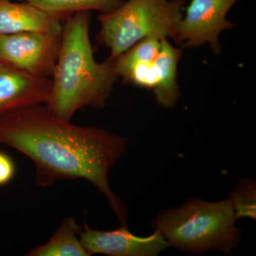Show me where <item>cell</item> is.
Wrapping results in <instances>:
<instances>
[{"mask_svg":"<svg viewBox=\"0 0 256 256\" xmlns=\"http://www.w3.org/2000/svg\"><path fill=\"white\" fill-rule=\"evenodd\" d=\"M0 144L32 160L38 186L78 178L92 183L105 195L121 225L126 226V206L108 178L127 150L126 138L104 128L70 124L38 104L0 116Z\"/></svg>","mask_w":256,"mask_h":256,"instance_id":"obj_1","label":"cell"},{"mask_svg":"<svg viewBox=\"0 0 256 256\" xmlns=\"http://www.w3.org/2000/svg\"><path fill=\"white\" fill-rule=\"evenodd\" d=\"M90 21L89 12L75 13L64 21L60 55L46 104L52 114L64 120L70 121L84 108L106 106L119 78L114 60L98 63L94 58Z\"/></svg>","mask_w":256,"mask_h":256,"instance_id":"obj_2","label":"cell"},{"mask_svg":"<svg viewBox=\"0 0 256 256\" xmlns=\"http://www.w3.org/2000/svg\"><path fill=\"white\" fill-rule=\"evenodd\" d=\"M236 222L230 198L207 202L194 197L178 208L163 210L152 224L169 246L180 252L230 254L242 238V229L236 226Z\"/></svg>","mask_w":256,"mask_h":256,"instance_id":"obj_3","label":"cell"},{"mask_svg":"<svg viewBox=\"0 0 256 256\" xmlns=\"http://www.w3.org/2000/svg\"><path fill=\"white\" fill-rule=\"evenodd\" d=\"M186 0H128L98 16V43L110 50L114 60L146 38L176 40Z\"/></svg>","mask_w":256,"mask_h":256,"instance_id":"obj_4","label":"cell"},{"mask_svg":"<svg viewBox=\"0 0 256 256\" xmlns=\"http://www.w3.org/2000/svg\"><path fill=\"white\" fill-rule=\"evenodd\" d=\"M62 34H0V62L32 76L50 78L60 55Z\"/></svg>","mask_w":256,"mask_h":256,"instance_id":"obj_5","label":"cell"},{"mask_svg":"<svg viewBox=\"0 0 256 256\" xmlns=\"http://www.w3.org/2000/svg\"><path fill=\"white\" fill-rule=\"evenodd\" d=\"M240 0H192L184 18L178 23L175 42L183 48L198 47L208 43L214 54H220L218 36L233 28L226 14Z\"/></svg>","mask_w":256,"mask_h":256,"instance_id":"obj_6","label":"cell"},{"mask_svg":"<svg viewBox=\"0 0 256 256\" xmlns=\"http://www.w3.org/2000/svg\"><path fill=\"white\" fill-rule=\"evenodd\" d=\"M80 242L92 254L111 256H156L169 248L159 230L148 237H140L122 226L116 230H95L85 224L79 235Z\"/></svg>","mask_w":256,"mask_h":256,"instance_id":"obj_7","label":"cell"},{"mask_svg":"<svg viewBox=\"0 0 256 256\" xmlns=\"http://www.w3.org/2000/svg\"><path fill=\"white\" fill-rule=\"evenodd\" d=\"M52 86V78L32 76L0 62V116L28 106L46 105Z\"/></svg>","mask_w":256,"mask_h":256,"instance_id":"obj_8","label":"cell"},{"mask_svg":"<svg viewBox=\"0 0 256 256\" xmlns=\"http://www.w3.org/2000/svg\"><path fill=\"white\" fill-rule=\"evenodd\" d=\"M65 18L50 14L26 2L0 0V34L22 32L62 34Z\"/></svg>","mask_w":256,"mask_h":256,"instance_id":"obj_9","label":"cell"},{"mask_svg":"<svg viewBox=\"0 0 256 256\" xmlns=\"http://www.w3.org/2000/svg\"><path fill=\"white\" fill-rule=\"evenodd\" d=\"M182 55V48L173 46L166 38L162 40L156 60V86L153 92L156 100L166 108H174L180 98L178 66Z\"/></svg>","mask_w":256,"mask_h":256,"instance_id":"obj_10","label":"cell"},{"mask_svg":"<svg viewBox=\"0 0 256 256\" xmlns=\"http://www.w3.org/2000/svg\"><path fill=\"white\" fill-rule=\"evenodd\" d=\"M82 228L73 217L60 224L46 244L32 248L28 256H89L90 254L79 238Z\"/></svg>","mask_w":256,"mask_h":256,"instance_id":"obj_11","label":"cell"},{"mask_svg":"<svg viewBox=\"0 0 256 256\" xmlns=\"http://www.w3.org/2000/svg\"><path fill=\"white\" fill-rule=\"evenodd\" d=\"M30 3L50 14L66 18L80 12L97 10L102 13L112 11L122 0H21Z\"/></svg>","mask_w":256,"mask_h":256,"instance_id":"obj_12","label":"cell"},{"mask_svg":"<svg viewBox=\"0 0 256 256\" xmlns=\"http://www.w3.org/2000/svg\"><path fill=\"white\" fill-rule=\"evenodd\" d=\"M236 220L240 218H256V186L250 178L239 180L238 184L230 193Z\"/></svg>","mask_w":256,"mask_h":256,"instance_id":"obj_13","label":"cell"},{"mask_svg":"<svg viewBox=\"0 0 256 256\" xmlns=\"http://www.w3.org/2000/svg\"><path fill=\"white\" fill-rule=\"evenodd\" d=\"M16 174V166L12 158L0 150V186L9 184Z\"/></svg>","mask_w":256,"mask_h":256,"instance_id":"obj_14","label":"cell"}]
</instances>
